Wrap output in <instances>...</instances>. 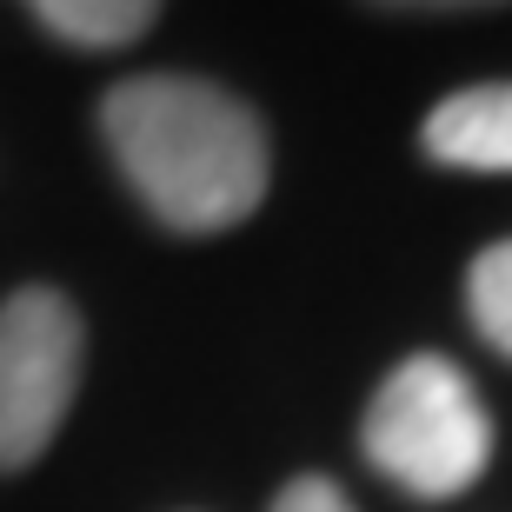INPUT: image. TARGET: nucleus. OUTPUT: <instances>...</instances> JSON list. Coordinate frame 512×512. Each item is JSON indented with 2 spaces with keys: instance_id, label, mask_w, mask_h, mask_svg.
Instances as JSON below:
<instances>
[{
  "instance_id": "nucleus-5",
  "label": "nucleus",
  "mask_w": 512,
  "mask_h": 512,
  "mask_svg": "<svg viewBox=\"0 0 512 512\" xmlns=\"http://www.w3.org/2000/svg\"><path fill=\"white\" fill-rule=\"evenodd\" d=\"M27 7L74 47H127L160 14V0H27Z\"/></svg>"
},
{
  "instance_id": "nucleus-4",
  "label": "nucleus",
  "mask_w": 512,
  "mask_h": 512,
  "mask_svg": "<svg viewBox=\"0 0 512 512\" xmlns=\"http://www.w3.org/2000/svg\"><path fill=\"white\" fill-rule=\"evenodd\" d=\"M426 153L459 173H512V80L446 94L426 114Z\"/></svg>"
},
{
  "instance_id": "nucleus-6",
  "label": "nucleus",
  "mask_w": 512,
  "mask_h": 512,
  "mask_svg": "<svg viewBox=\"0 0 512 512\" xmlns=\"http://www.w3.org/2000/svg\"><path fill=\"white\" fill-rule=\"evenodd\" d=\"M466 306H473V326L486 333V346H499L512 360V240L486 247L466 273Z\"/></svg>"
},
{
  "instance_id": "nucleus-7",
  "label": "nucleus",
  "mask_w": 512,
  "mask_h": 512,
  "mask_svg": "<svg viewBox=\"0 0 512 512\" xmlns=\"http://www.w3.org/2000/svg\"><path fill=\"white\" fill-rule=\"evenodd\" d=\"M273 512H353V499H346L333 479H293V486L273 499Z\"/></svg>"
},
{
  "instance_id": "nucleus-8",
  "label": "nucleus",
  "mask_w": 512,
  "mask_h": 512,
  "mask_svg": "<svg viewBox=\"0 0 512 512\" xmlns=\"http://www.w3.org/2000/svg\"><path fill=\"white\" fill-rule=\"evenodd\" d=\"M380 7H419V14H453V7H493V0H380Z\"/></svg>"
},
{
  "instance_id": "nucleus-1",
  "label": "nucleus",
  "mask_w": 512,
  "mask_h": 512,
  "mask_svg": "<svg viewBox=\"0 0 512 512\" xmlns=\"http://www.w3.org/2000/svg\"><path fill=\"white\" fill-rule=\"evenodd\" d=\"M100 133L114 147L140 207L173 233H227L266 200V127L247 100L193 74H140L100 100Z\"/></svg>"
},
{
  "instance_id": "nucleus-3",
  "label": "nucleus",
  "mask_w": 512,
  "mask_h": 512,
  "mask_svg": "<svg viewBox=\"0 0 512 512\" xmlns=\"http://www.w3.org/2000/svg\"><path fill=\"white\" fill-rule=\"evenodd\" d=\"M80 313L54 286H20L0 306V466H34L80 393Z\"/></svg>"
},
{
  "instance_id": "nucleus-2",
  "label": "nucleus",
  "mask_w": 512,
  "mask_h": 512,
  "mask_svg": "<svg viewBox=\"0 0 512 512\" xmlns=\"http://www.w3.org/2000/svg\"><path fill=\"white\" fill-rule=\"evenodd\" d=\"M366 459L413 499L466 493L493 459V419L479 406L473 380L439 353H413L386 373V386L366 406Z\"/></svg>"
}]
</instances>
